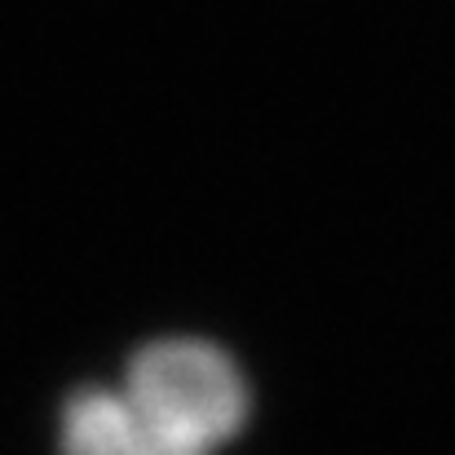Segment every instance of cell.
I'll list each match as a JSON object with an SVG mask.
<instances>
[{"label": "cell", "instance_id": "cell-1", "mask_svg": "<svg viewBox=\"0 0 455 455\" xmlns=\"http://www.w3.org/2000/svg\"><path fill=\"white\" fill-rule=\"evenodd\" d=\"M120 394L159 434L181 447L217 455L252 416V389L239 363L199 336L151 340L133 354Z\"/></svg>", "mask_w": 455, "mask_h": 455}, {"label": "cell", "instance_id": "cell-2", "mask_svg": "<svg viewBox=\"0 0 455 455\" xmlns=\"http://www.w3.org/2000/svg\"><path fill=\"white\" fill-rule=\"evenodd\" d=\"M58 455H208L172 443L147 416L111 389H80L58 420Z\"/></svg>", "mask_w": 455, "mask_h": 455}]
</instances>
